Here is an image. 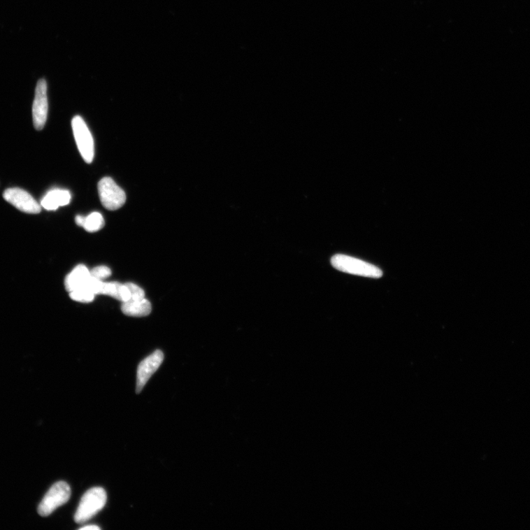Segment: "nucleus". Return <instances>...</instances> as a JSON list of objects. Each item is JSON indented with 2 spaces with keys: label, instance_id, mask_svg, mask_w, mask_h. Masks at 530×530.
I'll return each mask as SVG.
<instances>
[{
  "label": "nucleus",
  "instance_id": "17",
  "mask_svg": "<svg viewBox=\"0 0 530 530\" xmlns=\"http://www.w3.org/2000/svg\"><path fill=\"white\" fill-rule=\"evenodd\" d=\"M85 217L78 215L76 218V222L77 223V225L83 227V222H85Z\"/></svg>",
  "mask_w": 530,
  "mask_h": 530
},
{
  "label": "nucleus",
  "instance_id": "2",
  "mask_svg": "<svg viewBox=\"0 0 530 530\" xmlns=\"http://www.w3.org/2000/svg\"><path fill=\"white\" fill-rule=\"evenodd\" d=\"M331 263L334 268L348 274L373 278H379L383 275L382 271L375 265L350 256L334 255Z\"/></svg>",
  "mask_w": 530,
  "mask_h": 530
},
{
  "label": "nucleus",
  "instance_id": "6",
  "mask_svg": "<svg viewBox=\"0 0 530 530\" xmlns=\"http://www.w3.org/2000/svg\"><path fill=\"white\" fill-rule=\"evenodd\" d=\"M4 199L22 213L38 214L41 207L29 192L20 188H10L3 193Z\"/></svg>",
  "mask_w": 530,
  "mask_h": 530
},
{
  "label": "nucleus",
  "instance_id": "5",
  "mask_svg": "<svg viewBox=\"0 0 530 530\" xmlns=\"http://www.w3.org/2000/svg\"><path fill=\"white\" fill-rule=\"evenodd\" d=\"M72 127L81 157L87 163L91 164L94 157V139L85 121L81 117L76 116L72 121Z\"/></svg>",
  "mask_w": 530,
  "mask_h": 530
},
{
  "label": "nucleus",
  "instance_id": "7",
  "mask_svg": "<svg viewBox=\"0 0 530 530\" xmlns=\"http://www.w3.org/2000/svg\"><path fill=\"white\" fill-rule=\"evenodd\" d=\"M47 83L45 80H38L36 89V96L33 105V120L36 130H43L48 119V101L47 94Z\"/></svg>",
  "mask_w": 530,
  "mask_h": 530
},
{
  "label": "nucleus",
  "instance_id": "9",
  "mask_svg": "<svg viewBox=\"0 0 530 530\" xmlns=\"http://www.w3.org/2000/svg\"><path fill=\"white\" fill-rule=\"evenodd\" d=\"M71 201V194L67 190L53 189L50 191L41 201V206L49 211L57 210L60 206L68 205Z\"/></svg>",
  "mask_w": 530,
  "mask_h": 530
},
{
  "label": "nucleus",
  "instance_id": "14",
  "mask_svg": "<svg viewBox=\"0 0 530 530\" xmlns=\"http://www.w3.org/2000/svg\"><path fill=\"white\" fill-rule=\"evenodd\" d=\"M95 296L92 292L85 287H81L69 292V296L73 300L81 303H90L94 301Z\"/></svg>",
  "mask_w": 530,
  "mask_h": 530
},
{
  "label": "nucleus",
  "instance_id": "10",
  "mask_svg": "<svg viewBox=\"0 0 530 530\" xmlns=\"http://www.w3.org/2000/svg\"><path fill=\"white\" fill-rule=\"evenodd\" d=\"M124 315L131 317H145L150 314L152 306L150 302L144 299L143 300H129L122 302L121 306Z\"/></svg>",
  "mask_w": 530,
  "mask_h": 530
},
{
  "label": "nucleus",
  "instance_id": "1",
  "mask_svg": "<svg viewBox=\"0 0 530 530\" xmlns=\"http://www.w3.org/2000/svg\"><path fill=\"white\" fill-rule=\"evenodd\" d=\"M106 500L107 495L103 488H92L80 499L75 515L76 522L83 524L89 521L105 507Z\"/></svg>",
  "mask_w": 530,
  "mask_h": 530
},
{
  "label": "nucleus",
  "instance_id": "13",
  "mask_svg": "<svg viewBox=\"0 0 530 530\" xmlns=\"http://www.w3.org/2000/svg\"><path fill=\"white\" fill-rule=\"evenodd\" d=\"M105 226V220L99 213H92L85 217L83 228L87 231L94 233L101 230Z\"/></svg>",
  "mask_w": 530,
  "mask_h": 530
},
{
  "label": "nucleus",
  "instance_id": "12",
  "mask_svg": "<svg viewBox=\"0 0 530 530\" xmlns=\"http://www.w3.org/2000/svg\"><path fill=\"white\" fill-rule=\"evenodd\" d=\"M102 295L113 297L122 302H125L131 299L130 291L127 285L119 282H104Z\"/></svg>",
  "mask_w": 530,
  "mask_h": 530
},
{
  "label": "nucleus",
  "instance_id": "18",
  "mask_svg": "<svg viewBox=\"0 0 530 530\" xmlns=\"http://www.w3.org/2000/svg\"><path fill=\"white\" fill-rule=\"evenodd\" d=\"M80 530H100L101 527H97L96 525H90V526H86L80 528Z\"/></svg>",
  "mask_w": 530,
  "mask_h": 530
},
{
  "label": "nucleus",
  "instance_id": "15",
  "mask_svg": "<svg viewBox=\"0 0 530 530\" xmlns=\"http://www.w3.org/2000/svg\"><path fill=\"white\" fill-rule=\"evenodd\" d=\"M125 285H127L130 291L131 300L138 301L145 299V291L141 287H139L138 285L134 283H127Z\"/></svg>",
  "mask_w": 530,
  "mask_h": 530
},
{
  "label": "nucleus",
  "instance_id": "8",
  "mask_svg": "<svg viewBox=\"0 0 530 530\" xmlns=\"http://www.w3.org/2000/svg\"><path fill=\"white\" fill-rule=\"evenodd\" d=\"M164 360V354L157 350L141 362L137 369L136 392H142L153 373L159 368Z\"/></svg>",
  "mask_w": 530,
  "mask_h": 530
},
{
  "label": "nucleus",
  "instance_id": "11",
  "mask_svg": "<svg viewBox=\"0 0 530 530\" xmlns=\"http://www.w3.org/2000/svg\"><path fill=\"white\" fill-rule=\"evenodd\" d=\"M89 276L90 271L85 265H78L66 278L65 287L66 290L71 292L83 287L85 285Z\"/></svg>",
  "mask_w": 530,
  "mask_h": 530
},
{
  "label": "nucleus",
  "instance_id": "3",
  "mask_svg": "<svg viewBox=\"0 0 530 530\" xmlns=\"http://www.w3.org/2000/svg\"><path fill=\"white\" fill-rule=\"evenodd\" d=\"M71 496V487L66 482L62 481L55 483L43 501H41L38 508V514L46 517L55 510L66 504Z\"/></svg>",
  "mask_w": 530,
  "mask_h": 530
},
{
  "label": "nucleus",
  "instance_id": "16",
  "mask_svg": "<svg viewBox=\"0 0 530 530\" xmlns=\"http://www.w3.org/2000/svg\"><path fill=\"white\" fill-rule=\"evenodd\" d=\"M90 275L97 280H103L111 275V271L106 266H99L90 271Z\"/></svg>",
  "mask_w": 530,
  "mask_h": 530
},
{
  "label": "nucleus",
  "instance_id": "4",
  "mask_svg": "<svg viewBox=\"0 0 530 530\" xmlns=\"http://www.w3.org/2000/svg\"><path fill=\"white\" fill-rule=\"evenodd\" d=\"M99 192L103 206L110 211L117 210L127 201L125 192L109 177L100 180Z\"/></svg>",
  "mask_w": 530,
  "mask_h": 530
}]
</instances>
